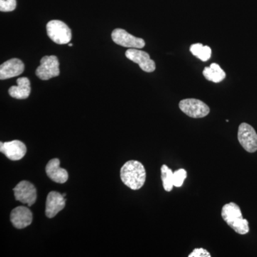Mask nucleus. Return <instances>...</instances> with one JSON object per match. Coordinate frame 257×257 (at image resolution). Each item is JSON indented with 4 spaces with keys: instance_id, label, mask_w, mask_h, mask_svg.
I'll return each mask as SVG.
<instances>
[{
    "instance_id": "obj_8",
    "label": "nucleus",
    "mask_w": 257,
    "mask_h": 257,
    "mask_svg": "<svg viewBox=\"0 0 257 257\" xmlns=\"http://www.w3.org/2000/svg\"><path fill=\"white\" fill-rule=\"evenodd\" d=\"M111 38L116 45L128 49H142L145 46L143 39L133 36L123 29H115L111 33Z\"/></svg>"
},
{
    "instance_id": "obj_14",
    "label": "nucleus",
    "mask_w": 257,
    "mask_h": 257,
    "mask_svg": "<svg viewBox=\"0 0 257 257\" xmlns=\"http://www.w3.org/2000/svg\"><path fill=\"white\" fill-rule=\"evenodd\" d=\"M60 161L59 159H52L47 163L45 171L47 177L56 182V183L64 184L69 178L68 172L64 169L60 167Z\"/></svg>"
},
{
    "instance_id": "obj_7",
    "label": "nucleus",
    "mask_w": 257,
    "mask_h": 257,
    "mask_svg": "<svg viewBox=\"0 0 257 257\" xmlns=\"http://www.w3.org/2000/svg\"><path fill=\"white\" fill-rule=\"evenodd\" d=\"M15 199L23 204H28V207L33 205L37 200V189L33 184L24 180L17 184L13 189Z\"/></svg>"
},
{
    "instance_id": "obj_19",
    "label": "nucleus",
    "mask_w": 257,
    "mask_h": 257,
    "mask_svg": "<svg viewBox=\"0 0 257 257\" xmlns=\"http://www.w3.org/2000/svg\"><path fill=\"white\" fill-rule=\"evenodd\" d=\"M187 177V172L184 169H179V170L175 171L174 172V185L175 187H182Z\"/></svg>"
},
{
    "instance_id": "obj_2",
    "label": "nucleus",
    "mask_w": 257,
    "mask_h": 257,
    "mask_svg": "<svg viewBox=\"0 0 257 257\" xmlns=\"http://www.w3.org/2000/svg\"><path fill=\"white\" fill-rule=\"evenodd\" d=\"M221 216L225 222L237 234L244 235L249 231L248 221L243 219L241 209L235 203L225 204L221 209Z\"/></svg>"
},
{
    "instance_id": "obj_22",
    "label": "nucleus",
    "mask_w": 257,
    "mask_h": 257,
    "mask_svg": "<svg viewBox=\"0 0 257 257\" xmlns=\"http://www.w3.org/2000/svg\"><path fill=\"white\" fill-rule=\"evenodd\" d=\"M69 47H72V46H73V45H72V43H69Z\"/></svg>"
},
{
    "instance_id": "obj_11",
    "label": "nucleus",
    "mask_w": 257,
    "mask_h": 257,
    "mask_svg": "<svg viewBox=\"0 0 257 257\" xmlns=\"http://www.w3.org/2000/svg\"><path fill=\"white\" fill-rule=\"evenodd\" d=\"M32 211L28 207H18L15 208L10 214V221L15 228L19 229L28 227L32 224Z\"/></svg>"
},
{
    "instance_id": "obj_18",
    "label": "nucleus",
    "mask_w": 257,
    "mask_h": 257,
    "mask_svg": "<svg viewBox=\"0 0 257 257\" xmlns=\"http://www.w3.org/2000/svg\"><path fill=\"white\" fill-rule=\"evenodd\" d=\"M161 177L162 184L166 192H171L175 187L174 185V172L167 165L162 166L161 168Z\"/></svg>"
},
{
    "instance_id": "obj_6",
    "label": "nucleus",
    "mask_w": 257,
    "mask_h": 257,
    "mask_svg": "<svg viewBox=\"0 0 257 257\" xmlns=\"http://www.w3.org/2000/svg\"><path fill=\"white\" fill-rule=\"evenodd\" d=\"M237 138L240 145L246 152L253 153L257 151V134L251 125L241 123L238 130Z\"/></svg>"
},
{
    "instance_id": "obj_1",
    "label": "nucleus",
    "mask_w": 257,
    "mask_h": 257,
    "mask_svg": "<svg viewBox=\"0 0 257 257\" xmlns=\"http://www.w3.org/2000/svg\"><path fill=\"white\" fill-rule=\"evenodd\" d=\"M120 177L126 187L133 190H138L145 183L146 170L141 162L136 160H130L121 167Z\"/></svg>"
},
{
    "instance_id": "obj_20",
    "label": "nucleus",
    "mask_w": 257,
    "mask_h": 257,
    "mask_svg": "<svg viewBox=\"0 0 257 257\" xmlns=\"http://www.w3.org/2000/svg\"><path fill=\"white\" fill-rule=\"evenodd\" d=\"M16 6V0H0V11L3 13L14 11Z\"/></svg>"
},
{
    "instance_id": "obj_12",
    "label": "nucleus",
    "mask_w": 257,
    "mask_h": 257,
    "mask_svg": "<svg viewBox=\"0 0 257 257\" xmlns=\"http://www.w3.org/2000/svg\"><path fill=\"white\" fill-rule=\"evenodd\" d=\"M66 199L60 193L52 191L47 195L45 214L52 219L65 207Z\"/></svg>"
},
{
    "instance_id": "obj_15",
    "label": "nucleus",
    "mask_w": 257,
    "mask_h": 257,
    "mask_svg": "<svg viewBox=\"0 0 257 257\" xmlns=\"http://www.w3.org/2000/svg\"><path fill=\"white\" fill-rule=\"evenodd\" d=\"M18 85L13 86L9 89V94L12 97L18 99H25L31 93L30 82L27 77H20L17 79Z\"/></svg>"
},
{
    "instance_id": "obj_4",
    "label": "nucleus",
    "mask_w": 257,
    "mask_h": 257,
    "mask_svg": "<svg viewBox=\"0 0 257 257\" xmlns=\"http://www.w3.org/2000/svg\"><path fill=\"white\" fill-rule=\"evenodd\" d=\"M179 109L189 117H205L210 112V108L204 101L197 99H184L179 104Z\"/></svg>"
},
{
    "instance_id": "obj_10",
    "label": "nucleus",
    "mask_w": 257,
    "mask_h": 257,
    "mask_svg": "<svg viewBox=\"0 0 257 257\" xmlns=\"http://www.w3.org/2000/svg\"><path fill=\"white\" fill-rule=\"evenodd\" d=\"M0 152L10 160H22L27 153L26 145L20 140L0 144Z\"/></svg>"
},
{
    "instance_id": "obj_23",
    "label": "nucleus",
    "mask_w": 257,
    "mask_h": 257,
    "mask_svg": "<svg viewBox=\"0 0 257 257\" xmlns=\"http://www.w3.org/2000/svg\"><path fill=\"white\" fill-rule=\"evenodd\" d=\"M62 195H63V197H66V195H67V194H62Z\"/></svg>"
},
{
    "instance_id": "obj_5",
    "label": "nucleus",
    "mask_w": 257,
    "mask_h": 257,
    "mask_svg": "<svg viewBox=\"0 0 257 257\" xmlns=\"http://www.w3.org/2000/svg\"><path fill=\"white\" fill-rule=\"evenodd\" d=\"M60 62L55 55L45 56L40 60L36 75L42 80H48L60 75Z\"/></svg>"
},
{
    "instance_id": "obj_9",
    "label": "nucleus",
    "mask_w": 257,
    "mask_h": 257,
    "mask_svg": "<svg viewBox=\"0 0 257 257\" xmlns=\"http://www.w3.org/2000/svg\"><path fill=\"white\" fill-rule=\"evenodd\" d=\"M125 56L128 60L138 64L144 72H153L156 69V64L152 60L150 55L146 52L139 49H128L125 52Z\"/></svg>"
},
{
    "instance_id": "obj_13",
    "label": "nucleus",
    "mask_w": 257,
    "mask_h": 257,
    "mask_svg": "<svg viewBox=\"0 0 257 257\" xmlns=\"http://www.w3.org/2000/svg\"><path fill=\"white\" fill-rule=\"evenodd\" d=\"M25 64L18 58H13L4 62L0 66V79L2 80L13 78L23 74Z\"/></svg>"
},
{
    "instance_id": "obj_3",
    "label": "nucleus",
    "mask_w": 257,
    "mask_h": 257,
    "mask_svg": "<svg viewBox=\"0 0 257 257\" xmlns=\"http://www.w3.org/2000/svg\"><path fill=\"white\" fill-rule=\"evenodd\" d=\"M47 32L49 37L58 45L69 44L72 40L70 28L60 20H52L47 25Z\"/></svg>"
},
{
    "instance_id": "obj_16",
    "label": "nucleus",
    "mask_w": 257,
    "mask_h": 257,
    "mask_svg": "<svg viewBox=\"0 0 257 257\" xmlns=\"http://www.w3.org/2000/svg\"><path fill=\"white\" fill-rule=\"evenodd\" d=\"M203 75L208 81L214 83L221 82L226 77L224 71L216 63H211L209 67H206L203 70Z\"/></svg>"
},
{
    "instance_id": "obj_17",
    "label": "nucleus",
    "mask_w": 257,
    "mask_h": 257,
    "mask_svg": "<svg viewBox=\"0 0 257 257\" xmlns=\"http://www.w3.org/2000/svg\"><path fill=\"white\" fill-rule=\"evenodd\" d=\"M191 53L196 57L202 60V62H207L211 58V50L210 47L207 45H204L201 43H196L191 45L190 49Z\"/></svg>"
},
{
    "instance_id": "obj_21",
    "label": "nucleus",
    "mask_w": 257,
    "mask_h": 257,
    "mask_svg": "<svg viewBox=\"0 0 257 257\" xmlns=\"http://www.w3.org/2000/svg\"><path fill=\"white\" fill-rule=\"evenodd\" d=\"M189 257H211L210 253L207 250L204 249L203 248H194V251H192L190 254H189Z\"/></svg>"
}]
</instances>
